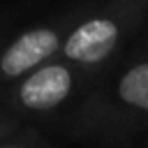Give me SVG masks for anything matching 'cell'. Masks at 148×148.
Segmentation results:
<instances>
[{"label": "cell", "instance_id": "cell-1", "mask_svg": "<svg viewBox=\"0 0 148 148\" xmlns=\"http://www.w3.org/2000/svg\"><path fill=\"white\" fill-rule=\"evenodd\" d=\"M60 141L127 148L148 134V39L127 49L49 125Z\"/></svg>", "mask_w": 148, "mask_h": 148}, {"label": "cell", "instance_id": "cell-2", "mask_svg": "<svg viewBox=\"0 0 148 148\" xmlns=\"http://www.w3.org/2000/svg\"><path fill=\"white\" fill-rule=\"evenodd\" d=\"M146 23L148 0H90L69 28L60 56L102 72L130 49Z\"/></svg>", "mask_w": 148, "mask_h": 148}, {"label": "cell", "instance_id": "cell-3", "mask_svg": "<svg viewBox=\"0 0 148 148\" xmlns=\"http://www.w3.org/2000/svg\"><path fill=\"white\" fill-rule=\"evenodd\" d=\"M102 72L56 56L23 76L2 83L0 104L39 127H49L95 83Z\"/></svg>", "mask_w": 148, "mask_h": 148}, {"label": "cell", "instance_id": "cell-4", "mask_svg": "<svg viewBox=\"0 0 148 148\" xmlns=\"http://www.w3.org/2000/svg\"><path fill=\"white\" fill-rule=\"evenodd\" d=\"M88 2L90 0L69 5V7L60 9L58 14L9 35L0 44V86L23 76L25 72L35 69L37 65L60 56V49H62V42L67 37L69 28L81 16V12L86 9Z\"/></svg>", "mask_w": 148, "mask_h": 148}, {"label": "cell", "instance_id": "cell-5", "mask_svg": "<svg viewBox=\"0 0 148 148\" xmlns=\"http://www.w3.org/2000/svg\"><path fill=\"white\" fill-rule=\"evenodd\" d=\"M56 141L44 134V130L5 104H0V148H37V146H53Z\"/></svg>", "mask_w": 148, "mask_h": 148}, {"label": "cell", "instance_id": "cell-6", "mask_svg": "<svg viewBox=\"0 0 148 148\" xmlns=\"http://www.w3.org/2000/svg\"><path fill=\"white\" fill-rule=\"evenodd\" d=\"M18 9L16 7H7V9H0V44L12 35L14 30V23L18 21Z\"/></svg>", "mask_w": 148, "mask_h": 148}, {"label": "cell", "instance_id": "cell-7", "mask_svg": "<svg viewBox=\"0 0 148 148\" xmlns=\"http://www.w3.org/2000/svg\"><path fill=\"white\" fill-rule=\"evenodd\" d=\"M143 146H148V134H146V139H143Z\"/></svg>", "mask_w": 148, "mask_h": 148}]
</instances>
